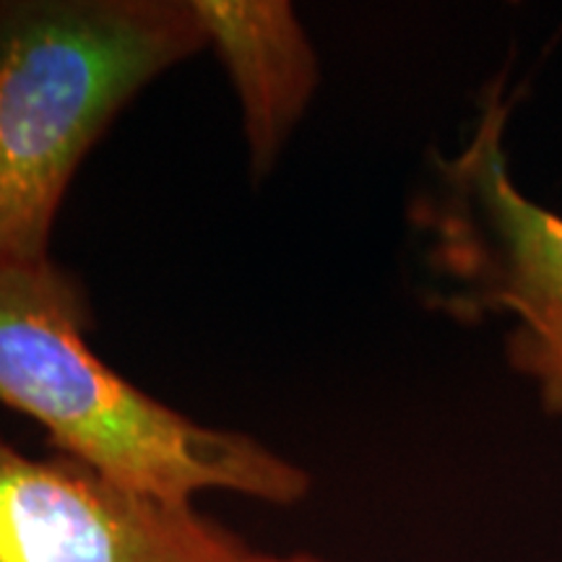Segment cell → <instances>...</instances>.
<instances>
[{
  "label": "cell",
  "instance_id": "7a4b0ae2",
  "mask_svg": "<svg viewBox=\"0 0 562 562\" xmlns=\"http://www.w3.org/2000/svg\"><path fill=\"white\" fill-rule=\"evenodd\" d=\"M199 50L191 0L0 3V261L50 258L81 159L146 83Z\"/></svg>",
  "mask_w": 562,
  "mask_h": 562
},
{
  "label": "cell",
  "instance_id": "8992f818",
  "mask_svg": "<svg viewBox=\"0 0 562 562\" xmlns=\"http://www.w3.org/2000/svg\"><path fill=\"white\" fill-rule=\"evenodd\" d=\"M248 562H328L323 558H315L311 552H294V554H263V552H252Z\"/></svg>",
  "mask_w": 562,
  "mask_h": 562
},
{
  "label": "cell",
  "instance_id": "277c9868",
  "mask_svg": "<svg viewBox=\"0 0 562 562\" xmlns=\"http://www.w3.org/2000/svg\"><path fill=\"white\" fill-rule=\"evenodd\" d=\"M252 550L193 503L144 495L55 453L0 438V562H248Z\"/></svg>",
  "mask_w": 562,
  "mask_h": 562
},
{
  "label": "cell",
  "instance_id": "6da1fadb",
  "mask_svg": "<svg viewBox=\"0 0 562 562\" xmlns=\"http://www.w3.org/2000/svg\"><path fill=\"white\" fill-rule=\"evenodd\" d=\"M81 281L50 258L0 261V404L45 427L58 453L144 495L193 503L224 490L271 505L311 495V474L235 430L182 417L117 375L83 339Z\"/></svg>",
  "mask_w": 562,
  "mask_h": 562
},
{
  "label": "cell",
  "instance_id": "3957f363",
  "mask_svg": "<svg viewBox=\"0 0 562 562\" xmlns=\"http://www.w3.org/2000/svg\"><path fill=\"white\" fill-rule=\"evenodd\" d=\"M508 112L503 79L492 81L469 144L432 159L435 180L417 224L432 237V266L453 284L438 305L459 318L513 315V368L562 412V216L513 182Z\"/></svg>",
  "mask_w": 562,
  "mask_h": 562
},
{
  "label": "cell",
  "instance_id": "5b68a950",
  "mask_svg": "<svg viewBox=\"0 0 562 562\" xmlns=\"http://www.w3.org/2000/svg\"><path fill=\"white\" fill-rule=\"evenodd\" d=\"M206 47L227 70L243 110L252 180L277 165L318 87V58L292 3L191 0Z\"/></svg>",
  "mask_w": 562,
  "mask_h": 562
}]
</instances>
